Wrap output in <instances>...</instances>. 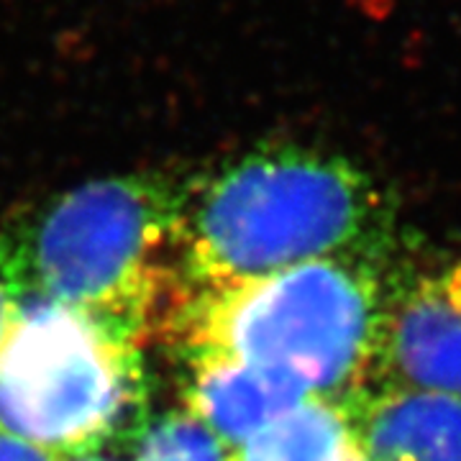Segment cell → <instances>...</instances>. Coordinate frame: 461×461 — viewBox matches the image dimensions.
I'll use <instances>...</instances> for the list:
<instances>
[{"label": "cell", "mask_w": 461, "mask_h": 461, "mask_svg": "<svg viewBox=\"0 0 461 461\" xmlns=\"http://www.w3.org/2000/svg\"><path fill=\"white\" fill-rule=\"evenodd\" d=\"M393 230L390 193L357 159L297 141L259 144L190 180L180 293L315 259L387 254Z\"/></svg>", "instance_id": "1"}, {"label": "cell", "mask_w": 461, "mask_h": 461, "mask_svg": "<svg viewBox=\"0 0 461 461\" xmlns=\"http://www.w3.org/2000/svg\"><path fill=\"white\" fill-rule=\"evenodd\" d=\"M384 254H346L254 280L185 290L159 330L182 359L221 357L344 400L379 364L393 295Z\"/></svg>", "instance_id": "2"}, {"label": "cell", "mask_w": 461, "mask_h": 461, "mask_svg": "<svg viewBox=\"0 0 461 461\" xmlns=\"http://www.w3.org/2000/svg\"><path fill=\"white\" fill-rule=\"evenodd\" d=\"M190 180L126 172L59 193L14 221L29 293L144 344L182 285V218Z\"/></svg>", "instance_id": "3"}, {"label": "cell", "mask_w": 461, "mask_h": 461, "mask_svg": "<svg viewBox=\"0 0 461 461\" xmlns=\"http://www.w3.org/2000/svg\"><path fill=\"white\" fill-rule=\"evenodd\" d=\"M141 346L29 295L0 346V433L57 461L95 456L144 411Z\"/></svg>", "instance_id": "4"}, {"label": "cell", "mask_w": 461, "mask_h": 461, "mask_svg": "<svg viewBox=\"0 0 461 461\" xmlns=\"http://www.w3.org/2000/svg\"><path fill=\"white\" fill-rule=\"evenodd\" d=\"M379 362L397 384L461 397V262L393 295Z\"/></svg>", "instance_id": "5"}, {"label": "cell", "mask_w": 461, "mask_h": 461, "mask_svg": "<svg viewBox=\"0 0 461 461\" xmlns=\"http://www.w3.org/2000/svg\"><path fill=\"white\" fill-rule=\"evenodd\" d=\"M369 461H461V397L362 384L339 400Z\"/></svg>", "instance_id": "6"}, {"label": "cell", "mask_w": 461, "mask_h": 461, "mask_svg": "<svg viewBox=\"0 0 461 461\" xmlns=\"http://www.w3.org/2000/svg\"><path fill=\"white\" fill-rule=\"evenodd\" d=\"M185 408L213 430L230 451L241 448L249 438L303 400L315 397L293 379L233 359L195 357L185 359Z\"/></svg>", "instance_id": "7"}, {"label": "cell", "mask_w": 461, "mask_h": 461, "mask_svg": "<svg viewBox=\"0 0 461 461\" xmlns=\"http://www.w3.org/2000/svg\"><path fill=\"white\" fill-rule=\"evenodd\" d=\"M233 461H369L339 400L308 397L233 451Z\"/></svg>", "instance_id": "8"}, {"label": "cell", "mask_w": 461, "mask_h": 461, "mask_svg": "<svg viewBox=\"0 0 461 461\" xmlns=\"http://www.w3.org/2000/svg\"><path fill=\"white\" fill-rule=\"evenodd\" d=\"M131 461H233V451L200 418L180 408L141 433Z\"/></svg>", "instance_id": "9"}, {"label": "cell", "mask_w": 461, "mask_h": 461, "mask_svg": "<svg viewBox=\"0 0 461 461\" xmlns=\"http://www.w3.org/2000/svg\"><path fill=\"white\" fill-rule=\"evenodd\" d=\"M29 295L32 293H29L23 254L18 247L14 226L8 223L0 229V346L8 339Z\"/></svg>", "instance_id": "10"}, {"label": "cell", "mask_w": 461, "mask_h": 461, "mask_svg": "<svg viewBox=\"0 0 461 461\" xmlns=\"http://www.w3.org/2000/svg\"><path fill=\"white\" fill-rule=\"evenodd\" d=\"M0 461H57L47 456L44 451L33 448V446L18 441L14 436L0 433Z\"/></svg>", "instance_id": "11"}, {"label": "cell", "mask_w": 461, "mask_h": 461, "mask_svg": "<svg viewBox=\"0 0 461 461\" xmlns=\"http://www.w3.org/2000/svg\"><path fill=\"white\" fill-rule=\"evenodd\" d=\"M72 461H113V459H108V456H103V454H95V456H85V459H72Z\"/></svg>", "instance_id": "12"}]
</instances>
